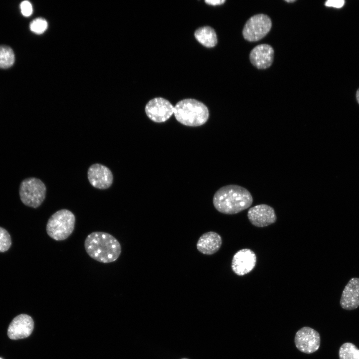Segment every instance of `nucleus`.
<instances>
[{
	"label": "nucleus",
	"mask_w": 359,
	"mask_h": 359,
	"mask_svg": "<svg viewBox=\"0 0 359 359\" xmlns=\"http://www.w3.org/2000/svg\"><path fill=\"white\" fill-rule=\"evenodd\" d=\"M11 245V237L8 231L0 227V252H4L9 249Z\"/></svg>",
	"instance_id": "20"
},
{
	"label": "nucleus",
	"mask_w": 359,
	"mask_h": 359,
	"mask_svg": "<svg viewBox=\"0 0 359 359\" xmlns=\"http://www.w3.org/2000/svg\"><path fill=\"white\" fill-rule=\"evenodd\" d=\"M174 107L166 99L155 98L150 100L145 106L148 117L156 123H163L170 119L174 114Z\"/></svg>",
	"instance_id": "8"
},
{
	"label": "nucleus",
	"mask_w": 359,
	"mask_h": 359,
	"mask_svg": "<svg viewBox=\"0 0 359 359\" xmlns=\"http://www.w3.org/2000/svg\"><path fill=\"white\" fill-rule=\"evenodd\" d=\"M212 202L215 208L226 214L238 213L249 207L253 198L245 187L236 184L225 185L214 193Z\"/></svg>",
	"instance_id": "1"
},
{
	"label": "nucleus",
	"mask_w": 359,
	"mask_h": 359,
	"mask_svg": "<svg viewBox=\"0 0 359 359\" xmlns=\"http://www.w3.org/2000/svg\"><path fill=\"white\" fill-rule=\"evenodd\" d=\"M273 47L268 44H261L254 47L249 54L251 64L259 69L269 68L274 59Z\"/></svg>",
	"instance_id": "13"
},
{
	"label": "nucleus",
	"mask_w": 359,
	"mask_h": 359,
	"mask_svg": "<svg viewBox=\"0 0 359 359\" xmlns=\"http://www.w3.org/2000/svg\"><path fill=\"white\" fill-rule=\"evenodd\" d=\"M294 342L296 347L299 351L311 354L319 349L320 335L314 329L309 327H303L296 332Z\"/></svg>",
	"instance_id": "7"
},
{
	"label": "nucleus",
	"mask_w": 359,
	"mask_h": 359,
	"mask_svg": "<svg viewBox=\"0 0 359 359\" xmlns=\"http://www.w3.org/2000/svg\"><path fill=\"white\" fill-rule=\"evenodd\" d=\"M14 60V54L12 49L6 45H0V68L10 67Z\"/></svg>",
	"instance_id": "17"
},
{
	"label": "nucleus",
	"mask_w": 359,
	"mask_h": 359,
	"mask_svg": "<svg viewBox=\"0 0 359 359\" xmlns=\"http://www.w3.org/2000/svg\"><path fill=\"white\" fill-rule=\"evenodd\" d=\"M356 99L357 102L359 104V88L357 90L356 92Z\"/></svg>",
	"instance_id": "24"
},
{
	"label": "nucleus",
	"mask_w": 359,
	"mask_h": 359,
	"mask_svg": "<svg viewBox=\"0 0 359 359\" xmlns=\"http://www.w3.org/2000/svg\"><path fill=\"white\" fill-rule=\"evenodd\" d=\"M247 217L252 225L259 227L274 223L277 219L274 208L266 204H258L249 208Z\"/></svg>",
	"instance_id": "11"
},
{
	"label": "nucleus",
	"mask_w": 359,
	"mask_h": 359,
	"mask_svg": "<svg viewBox=\"0 0 359 359\" xmlns=\"http://www.w3.org/2000/svg\"><path fill=\"white\" fill-rule=\"evenodd\" d=\"M285 1L287 2H294L296 1V0H286Z\"/></svg>",
	"instance_id": "25"
},
{
	"label": "nucleus",
	"mask_w": 359,
	"mask_h": 359,
	"mask_svg": "<svg viewBox=\"0 0 359 359\" xmlns=\"http://www.w3.org/2000/svg\"><path fill=\"white\" fill-rule=\"evenodd\" d=\"M344 4L345 1L344 0H327L325 3L326 6L335 8H341L343 6Z\"/></svg>",
	"instance_id": "22"
},
{
	"label": "nucleus",
	"mask_w": 359,
	"mask_h": 359,
	"mask_svg": "<svg viewBox=\"0 0 359 359\" xmlns=\"http://www.w3.org/2000/svg\"><path fill=\"white\" fill-rule=\"evenodd\" d=\"M46 192V188L44 183L35 178L24 179L19 186V194L22 202L26 206L35 208L42 203Z\"/></svg>",
	"instance_id": "5"
},
{
	"label": "nucleus",
	"mask_w": 359,
	"mask_h": 359,
	"mask_svg": "<svg viewBox=\"0 0 359 359\" xmlns=\"http://www.w3.org/2000/svg\"><path fill=\"white\" fill-rule=\"evenodd\" d=\"M194 36L199 43L206 47H213L217 43L215 30L208 26L197 29L194 32Z\"/></svg>",
	"instance_id": "16"
},
{
	"label": "nucleus",
	"mask_w": 359,
	"mask_h": 359,
	"mask_svg": "<svg viewBox=\"0 0 359 359\" xmlns=\"http://www.w3.org/2000/svg\"><path fill=\"white\" fill-rule=\"evenodd\" d=\"M222 244V238L217 233L209 231L203 234L196 243L197 249L200 253L206 255H212L220 249Z\"/></svg>",
	"instance_id": "15"
},
{
	"label": "nucleus",
	"mask_w": 359,
	"mask_h": 359,
	"mask_svg": "<svg viewBox=\"0 0 359 359\" xmlns=\"http://www.w3.org/2000/svg\"><path fill=\"white\" fill-rule=\"evenodd\" d=\"M341 307L352 310L359 306V278H353L345 286L340 301Z\"/></svg>",
	"instance_id": "14"
},
{
	"label": "nucleus",
	"mask_w": 359,
	"mask_h": 359,
	"mask_svg": "<svg viewBox=\"0 0 359 359\" xmlns=\"http://www.w3.org/2000/svg\"><path fill=\"white\" fill-rule=\"evenodd\" d=\"M88 179L94 187L105 189L109 188L113 182V175L107 167L99 164L91 165L88 170Z\"/></svg>",
	"instance_id": "12"
},
{
	"label": "nucleus",
	"mask_w": 359,
	"mask_h": 359,
	"mask_svg": "<svg viewBox=\"0 0 359 359\" xmlns=\"http://www.w3.org/2000/svg\"><path fill=\"white\" fill-rule=\"evenodd\" d=\"M84 247L91 258L103 263L115 261L121 253L118 240L110 233L102 231L88 234L84 241Z\"/></svg>",
	"instance_id": "2"
},
{
	"label": "nucleus",
	"mask_w": 359,
	"mask_h": 359,
	"mask_svg": "<svg viewBox=\"0 0 359 359\" xmlns=\"http://www.w3.org/2000/svg\"><path fill=\"white\" fill-rule=\"evenodd\" d=\"M33 329L32 318L26 314H20L14 317L9 324L7 336L13 340L26 338L31 335Z\"/></svg>",
	"instance_id": "9"
},
{
	"label": "nucleus",
	"mask_w": 359,
	"mask_h": 359,
	"mask_svg": "<svg viewBox=\"0 0 359 359\" xmlns=\"http://www.w3.org/2000/svg\"><path fill=\"white\" fill-rule=\"evenodd\" d=\"M225 0H205V2L207 3L208 4L212 5H220L223 4L224 2H225Z\"/></svg>",
	"instance_id": "23"
},
{
	"label": "nucleus",
	"mask_w": 359,
	"mask_h": 359,
	"mask_svg": "<svg viewBox=\"0 0 359 359\" xmlns=\"http://www.w3.org/2000/svg\"><path fill=\"white\" fill-rule=\"evenodd\" d=\"M176 120L182 125L198 127L204 124L209 118V111L203 103L193 99L178 102L174 107Z\"/></svg>",
	"instance_id": "3"
},
{
	"label": "nucleus",
	"mask_w": 359,
	"mask_h": 359,
	"mask_svg": "<svg viewBox=\"0 0 359 359\" xmlns=\"http://www.w3.org/2000/svg\"><path fill=\"white\" fill-rule=\"evenodd\" d=\"M0 359H2L1 358H0Z\"/></svg>",
	"instance_id": "27"
},
{
	"label": "nucleus",
	"mask_w": 359,
	"mask_h": 359,
	"mask_svg": "<svg viewBox=\"0 0 359 359\" xmlns=\"http://www.w3.org/2000/svg\"><path fill=\"white\" fill-rule=\"evenodd\" d=\"M21 12L24 16H29L32 13L31 3L28 0H24L20 4Z\"/></svg>",
	"instance_id": "21"
},
{
	"label": "nucleus",
	"mask_w": 359,
	"mask_h": 359,
	"mask_svg": "<svg viewBox=\"0 0 359 359\" xmlns=\"http://www.w3.org/2000/svg\"><path fill=\"white\" fill-rule=\"evenodd\" d=\"M340 359H359V349L352 343H345L339 351Z\"/></svg>",
	"instance_id": "18"
},
{
	"label": "nucleus",
	"mask_w": 359,
	"mask_h": 359,
	"mask_svg": "<svg viewBox=\"0 0 359 359\" xmlns=\"http://www.w3.org/2000/svg\"><path fill=\"white\" fill-rule=\"evenodd\" d=\"M272 27L271 18L264 14H258L250 17L243 28L244 38L250 42L257 41L264 38Z\"/></svg>",
	"instance_id": "6"
},
{
	"label": "nucleus",
	"mask_w": 359,
	"mask_h": 359,
	"mask_svg": "<svg viewBox=\"0 0 359 359\" xmlns=\"http://www.w3.org/2000/svg\"><path fill=\"white\" fill-rule=\"evenodd\" d=\"M75 221V215L71 211L59 210L48 219L46 227L47 234L54 240H64L73 233Z\"/></svg>",
	"instance_id": "4"
},
{
	"label": "nucleus",
	"mask_w": 359,
	"mask_h": 359,
	"mask_svg": "<svg viewBox=\"0 0 359 359\" xmlns=\"http://www.w3.org/2000/svg\"><path fill=\"white\" fill-rule=\"evenodd\" d=\"M48 26L46 20L42 18H37L33 20L30 23V29L33 32L40 34L43 33Z\"/></svg>",
	"instance_id": "19"
},
{
	"label": "nucleus",
	"mask_w": 359,
	"mask_h": 359,
	"mask_svg": "<svg viewBox=\"0 0 359 359\" xmlns=\"http://www.w3.org/2000/svg\"><path fill=\"white\" fill-rule=\"evenodd\" d=\"M187 359V358H182V359Z\"/></svg>",
	"instance_id": "26"
},
{
	"label": "nucleus",
	"mask_w": 359,
	"mask_h": 359,
	"mask_svg": "<svg viewBox=\"0 0 359 359\" xmlns=\"http://www.w3.org/2000/svg\"><path fill=\"white\" fill-rule=\"evenodd\" d=\"M256 260V254L252 250L248 248L242 249L234 255L231 269L236 275L243 276L254 269Z\"/></svg>",
	"instance_id": "10"
}]
</instances>
